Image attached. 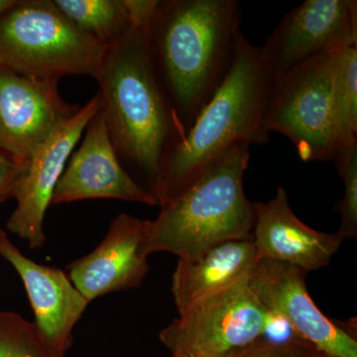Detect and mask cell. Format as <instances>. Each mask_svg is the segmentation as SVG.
I'll use <instances>...</instances> for the list:
<instances>
[{"instance_id": "7402d4cb", "label": "cell", "mask_w": 357, "mask_h": 357, "mask_svg": "<svg viewBox=\"0 0 357 357\" xmlns=\"http://www.w3.org/2000/svg\"><path fill=\"white\" fill-rule=\"evenodd\" d=\"M27 164L0 150V204L14 198L26 175Z\"/></svg>"}, {"instance_id": "e0dca14e", "label": "cell", "mask_w": 357, "mask_h": 357, "mask_svg": "<svg viewBox=\"0 0 357 357\" xmlns=\"http://www.w3.org/2000/svg\"><path fill=\"white\" fill-rule=\"evenodd\" d=\"M86 36L109 48L126 34L130 20L124 0H53Z\"/></svg>"}, {"instance_id": "30bf717a", "label": "cell", "mask_w": 357, "mask_h": 357, "mask_svg": "<svg viewBox=\"0 0 357 357\" xmlns=\"http://www.w3.org/2000/svg\"><path fill=\"white\" fill-rule=\"evenodd\" d=\"M307 273L286 263L258 260L248 285L264 309L283 317L307 344L332 356L357 357L356 338L314 304L307 292Z\"/></svg>"}, {"instance_id": "277c9868", "label": "cell", "mask_w": 357, "mask_h": 357, "mask_svg": "<svg viewBox=\"0 0 357 357\" xmlns=\"http://www.w3.org/2000/svg\"><path fill=\"white\" fill-rule=\"evenodd\" d=\"M250 145L230 148L199 174L148 222L145 252H170L178 258L213 244L252 236L253 204L246 198L243 177Z\"/></svg>"}, {"instance_id": "4fadbf2b", "label": "cell", "mask_w": 357, "mask_h": 357, "mask_svg": "<svg viewBox=\"0 0 357 357\" xmlns=\"http://www.w3.org/2000/svg\"><path fill=\"white\" fill-rule=\"evenodd\" d=\"M0 256L13 265L23 282L37 331L56 356L64 357L74 340L73 331L89 301L63 270L38 264L26 257L2 229Z\"/></svg>"}, {"instance_id": "ac0fdd59", "label": "cell", "mask_w": 357, "mask_h": 357, "mask_svg": "<svg viewBox=\"0 0 357 357\" xmlns=\"http://www.w3.org/2000/svg\"><path fill=\"white\" fill-rule=\"evenodd\" d=\"M333 121L335 150L357 142V46L347 47L340 54L333 89Z\"/></svg>"}, {"instance_id": "5bb4252c", "label": "cell", "mask_w": 357, "mask_h": 357, "mask_svg": "<svg viewBox=\"0 0 357 357\" xmlns=\"http://www.w3.org/2000/svg\"><path fill=\"white\" fill-rule=\"evenodd\" d=\"M148 222L121 213L93 252L68 265L70 280L89 302L142 284L149 271L145 252Z\"/></svg>"}, {"instance_id": "d6986e66", "label": "cell", "mask_w": 357, "mask_h": 357, "mask_svg": "<svg viewBox=\"0 0 357 357\" xmlns=\"http://www.w3.org/2000/svg\"><path fill=\"white\" fill-rule=\"evenodd\" d=\"M0 357H59L31 321L14 312L0 311Z\"/></svg>"}, {"instance_id": "d4e9b609", "label": "cell", "mask_w": 357, "mask_h": 357, "mask_svg": "<svg viewBox=\"0 0 357 357\" xmlns=\"http://www.w3.org/2000/svg\"><path fill=\"white\" fill-rule=\"evenodd\" d=\"M16 0H0V14L4 13L9 7L15 3Z\"/></svg>"}, {"instance_id": "484cf974", "label": "cell", "mask_w": 357, "mask_h": 357, "mask_svg": "<svg viewBox=\"0 0 357 357\" xmlns=\"http://www.w3.org/2000/svg\"><path fill=\"white\" fill-rule=\"evenodd\" d=\"M312 357H337V356H332V354H326V352L319 351L318 349H314V352H312Z\"/></svg>"}, {"instance_id": "9a60e30c", "label": "cell", "mask_w": 357, "mask_h": 357, "mask_svg": "<svg viewBox=\"0 0 357 357\" xmlns=\"http://www.w3.org/2000/svg\"><path fill=\"white\" fill-rule=\"evenodd\" d=\"M252 239L258 260L283 262L314 271L326 266L344 239L305 225L291 208L287 192L278 187L273 199L253 204Z\"/></svg>"}, {"instance_id": "3957f363", "label": "cell", "mask_w": 357, "mask_h": 357, "mask_svg": "<svg viewBox=\"0 0 357 357\" xmlns=\"http://www.w3.org/2000/svg\"><path fill=\"white\" fill-rule=\"evenodd\" d=\"M273 83L261 48L241 35L222 83L184 139L167 155L152 194L163 206L184 191L211 162L241 143L264 144L263 114Z\"/></svg>"}, {"instance_id": "52a82bcc", "label": "cell", "mask_w": 357, "mask_h": 357, "mask_svg": "<svg viewBox=\"0 0 357 357\" xmlns=\"http://www.w3.org/2000/svg\"><path fill=\"white\" fill-rule=\"evenodd\" d=\"M264 319L248 278L178 314L159 337L174 357H229L261 338Z\"/></svg>"}, {"instance_id": "cb8c5ba5", "label": "cell", "mask_w": 357, "mask_h": 357, "mask_svg": "<svg viewBox=\"0 0 357 357\" xmlns=\"http://www.w3.org/2000/svg\"><path fill=\"white\" fill-rule=\"evenodd\" d=\"M159 0H124L130 25L149 30Z\"/></svg>"}, {"instance_id": "7a4b0ae2", "label": "cell", "mask_w": 357, "mask_h": 357, "mask_svg": "<svg viewBox=\"0 0 357 357\" xmlns=\"http://www.w3.org/2000/svg\"><path fill=\"white\" fill-rule=\"evenodd\" d=\"M96 79L115 151L146 176L152 192L167 155L185 131L157 77L148 30L130 25L107 49Z\"/></svg>"}, {"instance_id": "44dd1931", "label": "cell", "mask_w": 357, "mask_h": 357, "mask_svg": "<svg viewBox=\"0 0 357 357\" xmlns=\"http://www.w3.org/2000/svg\"><path fill=\"white\" fill-rule=\"evenodd\" d=\"M316 347L305 340L290 344H273L260 340L229 357H312Z\"/></svg>"}, {"instance_id": "7c38bea8", "label": "cell", "mask_w": 357, "mask_h": 357, "mask_svg": "<svg viewBox=\"0 0 357 357\" xmlns=\"http://www.w3.org/2000/svg\"><path fill=\"white\" fill-rule=\"evenodd\" d=\"M89 199H114L159 206L156 197L138 185L121 166L100 109L86 126L81 146L70 155L51 204Z\"/></svg>"}, {"instance_id": "ffe728a7", "label": "cell", "mask_w": 357, "mask_h": 357, "mask_svg": "<svg viewBox=\"0 0 357 357\" xmlns=\"http://www.w3.org/2000/svg\"><path fill=\"white\" fill-rule=\"evenodd\" d=\"M332 160L344 182V198L337 211L340 215L337 234L344 241L357 236V142L338 146Z\"/></svg>"}, {"instance_id": "4316f807", "label": "cell", "mask_w": 357, "mask_h": 357, "mask_svg": "<svg viewBox=\"0 0 357 357\" xmlns=\"http://www.w3.org/2000/svg\"><path fill=\"white\" fill-rule=\"evenodd\" d=\"M0 67H1V63H0Z\"/></svg>"}, {"instance_id": "8fae6325", "label": "cell", "mask_w": 357, "mask_h": 357, "mask_svg": "<svg viewBox=\"0 0 357 357\" xmlns=\"http://www.w3.org/2000/svg\"><path fill=\"white\" fill-rule=\"evenodd\" d=\"M77 107L61 98L57 82L0 67V150L29 163L37 148Z\"/></svg>"}, {"instance_id": "6da1fadb", "label": "cell", "mask_w": 357, "mask_h": 357, "mask_svg": "<svg viewBox=\"0 0 357 357\" xmlns=\"http://www.w3.org/2000/svg\"><path fill=\"white\" fill-rule=\"evenodd\" d=\"M241 20L237 0L159 1L148 30L150 54L185 133L231 65Z\"/></svg>"}, {"instance_id": "ba28073f", "label": "cell", "mask_w": 357, "mask_h": 357, "mask_svg": "<svg viewBox=\"0 0 357 357\" xmlns=\"http://www.w3.org/2000/svg\"><path fill=\"white\" fill-rule=\"evenodd\" d=\"M357 46L356 0H306L282 18L261 48L272 77L325 52Z\"/></svg>"}, {"instance_id": "5b68a950", "label": "cell", "mask_w": 357, "mask_h": 357, "mask_svg": "<svg viewBox=\"0 0 357 357\" xmlns=\"http://www.w3.org/2000/svg\"><path fill=\"white\" fill-rule=\"evenodd\" d=\"M107 49L53 0H16L0 14V63L25 77L57 83L65 76L96 79Z\"/></svg>"}, {"instance_id": "2e32d148", "label": "cell", "mask_w": 357, "mask_h": 357, "mask_svg": "<svg viewBox=\"0 0 357 357\" xmlns=\"http://www.w3.org/2000/svg\"><path fill=\"white\" fill-rule=\"evenodd\" d=\"M257 261L252 236L222 241L178 258L171 290L178 314L249 278Z\"/></svg>"}, {"instance_id": "9c48e42d", "label": "cell", "mask_w": 357, "mask_h": 357, "mask_svg": "<svg viewBox=\"0 0 357 357\" xmlns=\"http://www.w3.org/2000/svg\"><path fill=\"white\" fill-rule=\"evenodd\" d=\"M100 105L102 100L98 93L63 121L37 148L28 163L25 177L14 197L17 204L6 227L11 234L27 241L30 248H42L46 241L45 215L56 185L82 134Z\"/></svg>"}, {"instance_id": "603a6c76", "label": "cell", "mask_w": 357, "mask_h": 357, "mask_svg": "<svg viewBox=\"0 0 357 357\" xmlns=\"http://www.w3.org/2000/svg\"><path fill=\"white\" fill-rule=\"evenodd\" d=\"M261 340L273 344H290L303 340L298 337L290 324L280 314L265 309Z\"/></svg>"}, {"instance_id": "8992f818", "label": "cell", "mask_w": 357, "mask_h": 357, "mask_svg": "<svg viewBox=\"0 0 357 357\" xmlns=\"http://www.w3.org/2000/svg\"><path fill=\"white\" fill-rule=\"evenodd\" d=\"M344 49L310 59L274 79L270 89L263 128L287 137L303 161L333 159V89Z\"/></svg>"}]
</instances>
